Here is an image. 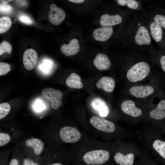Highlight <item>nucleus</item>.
Returning a JSON list of instances; mask_svg holds the SVG:
<instances>
[{"label": "nucleus", "mask_w": 165, "mask_h": 165, "mask_svg": "<svg viewBox=\"0 0 165 165\" xmlns=\"http://www.w3.org/2000/svg\"><path fill=\"white\" fill-rule=\"evenodd\" d=\"M110 154L107 150L97 149L89 151L83 156V160L89 165H100L106 162L109 159Z\"/></svg>", "instance_id": "39448f33"}, {"label": "nucleus", "mask_w": 165, "mask_h": 165, "mask_svg": "<svg viewBox=\"0 0 165 165\" xmlns=\"http://www.w3.org/2000/svg\"><path fill=\"white\" fill-rule=\"evenodd\" d=\"M150 67L149 64L145 62L137 63L128 71L127 77L130 82H136L145 79L149 74Z\"/></svg>", "instance_id": "20e7f679"}, {"label": "nucleus", "mask_w": 165, "mask_h": 165, "mask_svg": "<svg viewBox=\"0 0 165 165\" xmlns=\"http://www.w3.org/2000/svg\"><path fill=\"white\" fill-rule=\"evenodd\" d=\"M115 85V81L113 78L105 76L102 77L96 84L97 88L102 89L108 93L113 91Z\"/></svg>", "instance_id": "2eb2a0df"}, {"label": "nucleus", "mask_w": 165, "mask_h": 165, "mask_svg": "<svg viewBox=\"0 0 165 165\" xmlns=\"http://www.w3.org/2000/svg\"><path fill=\"white\" fill-rule=\"evenodd\" d=\"M113 33V27H89L85 38L88 45L101 47Z\"/></svg>", "instance_id": "f03ea898"}, {"label": "nucleus", "mask_w": 165, "mask_h": 165, "mask_svg": "<svg viewBox=\"0 0 165 165\" xmlns=\"http://www.w3.org/2000/svg\"><path fill=\"white\" fill-rule=\"evenodd\" d=\"M71 8L75 14L79 18L94 14L103 4L100 0H68Z\"/></svg>", "instance_id": "7ed1b4c3"}, {"label": "nucleus", "mask_w": 165, "mask_h": 165, "mask_svg": "<svg viewBox=\"0 0 165 165\" xmlns=\"http://www.w3.org/2000/svg\"><path fill=\"white\" fill-rule=\"evenodd\" d=\"M11 108L9 104L6 102L0 104V119L5 117L9 112Z\"/></svg>", "instance_id": "393cba45"}, {"label": "nucleus", "mask_w": 165, "mask_h": 165, "mask_svg": "<svg viewBox=\"0 0 165 165\" xmlns=\"http://www.w3.org/2000/svg\"><path fill=\"white\" fill-rule=\"evenodd\" d=\"M90 122L95 128L102 132L111 133L115 130L114 123L100 117L93 116L90 118Z\"/></svg>", "instance_id": "6e6552de"}, {"label": "nucleus", "mask_w": 165, "mask_h": 165, "mask_svg": "<svg viewBox=\"0 0 165 165\" xmlns=\"http://www.w3.org/2000/svg\"><path fill=\"white\" fill-rule=\"evenodd\" d=\"M114 158L116 163L120 165H133L134 160V155L132 153L124 155L118 152L116 153Z\"/></svg>", "instance_id": "dca6fc26"}, {"label": "nucleus", "mask_w": 165, "mask_h": 165, "mask_svg": "<svg viewBox=\"0 0 165 165\" xmlns=\"http://www.w3.org/2000/svg\"><path fill=\"white\" fill-rule=\"evenodd\" d=\"M130 93L137 98H144L152 94L154 91L153 88L150 86H134L130 88Z\"/></svg>", "instance_id": "f8f14e48"}, {"label": "nucleus", "mask_w": 165, "mask_h": 165, "mask_svg": "<svg viewBox=\"0 0 165 165\" xmlns=\"http://www.w3.org/2000/svg\"><path fill=\"white\" fill-rule=\"evenodd\" d=\"M59 134L62 140L68 143L77 142L81 137L80 131L75 128L71 126L62 127L60 130Z\"/></svg>", "instance_id": "0eeeda50"}, {"label": "nucleus", "mask_w": 165, "mask_h": 165, "mask_svg": "<svg viewBox=\"0 0 165 165\" xmlns=\"http://www.w3.org/2000/svg\"><path fill=\"white\" fill-rule=\"evenodd\" d=\"M11 70L10 64L7 63L0 62V76L5 75Z\"/></svg>", "instance_id": "bb28decb"}, {"label": "nucleus", "mask_w": 165, "mask_h": 165, "mask_svg": "<svg viewBox=\"0 0 165 165\" xmlns=\"http://www.w3.org/2000/svg\"><path fill=\"white\" fill-rule=\"evenodd\" d=\"M116 2L121 6L127 5L129 8L133 9H137L138 6V2L134 0H117Z\"/></svg>", "instance_id": "b1692460"}, {"label": "nucleus", "mask_w": 165, "mask_h": 165, "mask_svg": "<svg viewBox=\"0 0 165 165\" xmlns=\"http://www.w3.org/2000/svg\"><path fill=\"white\" fill-rule=\"evenodd\" d=\"M66 83L68 87L74 89H80L83 87L80 77L74 72L71 73L67 77Z\"/></svg>", "instance_id": "a211bd4d"}, {"label": "nucleus", "mask_w": 165, "mask_h": 165, "mask_svg": "<svg viewBox=\"0 0 165 165\" xmlns=\"http://www.w3.org/2000/svg\"><path fill=\"white\" fill-rule=\"evenodd\" d=\"M150 115L156 120H160L165 117V100L159 102L156 108L150 112Z\"/></svg>", "instance_id": "aec40b11"}, {"label": "nucleus", "mask_w": 165, "mask_h": 165, "mask_svg": "<svg viewBox=\"0 0 165 165\" xmlns=\"http://www.w3.org/2000/svg\"><path fill=\"white\" fill-rule=\"evenodd\" d=\"M136 43L138 45H148L151 42V38L147 29L143 26L138 29L135 37Z\"/></svg>", "instance_id": "4468645a"}, {"label": "nucleus", "mask_w": 165, "mask_h": 165, "mask_svg": "<svg viewBox=\"0 0 165 165\" xmlns=\"http://www.w3.org/2000/svg\"><path fill=\"white\" fill-rule=\"evenodd\" d=\"M153 147L154 149L165 159V141L156 140L154 142Z\"/></svg>", "instance_id": "5701e85b"}, {"label": "nucleus", "mask_w": 165, "mask_h": 165, "mask_svg": "<svg viewBox=\"0 0 165 165\" xmlns=\"http://www.w3.org/2000/svg\"><path fill=\"white\" fill-rule=\"evenodd\" d=\"M12 7L9 5H4L2 3L0 4V12L1 13L9 14L13 11Z\"/></svg>", "instance_id": "c85d7f7f"}, {"label": "nucleus", "mask_w": 165, "mask_h": 165, "mask_svg": "<svg viewBox=\"0 0 165 165\" xmlns=\"http://www.w3.org/2000/svg\"><path fill=\"white\" fill-rule=\"evenodd\" d=\"M52 66V63L50 60H46L44 61L41 66V69L42 70L45 71H47V70H48Z\"/></svg>", "instance_id": "2f4dec72"}, {"label": "nucleus", "mask_w": 165, "mask_h": 165, "mask_svg": "<svg viewBox=\"0 0 165 165\" xmlns=\"http://www.w3.org/2000/svg\"><path fill=\"white\" fill-rule=\"evenodd\" d=\"M38 56L36 51L32 49L27 50L24 52L23 57V64L27 70L32 69L37 62Z\"/></svg>", "instance_id": "9b49d317"}, {"label": "nucleus", "mask_w": 165, "mask_h": 165, "mask_svg": "<svg viewBox=\"0 0 165 165\" xmlns=\"http://www.w3.org/2000/svg\"><path fill=\"white\" fill-rule=\"evenodd\" d=\"M155 22L165 29V16L157 14L154 17Z\"/></svg>", "instance_id": "c756f323"}, {"label": "nucleus", "mask_w": 165, "mask_h": 165, "mask_svg": "<svg viewBox=\"0 0 165 165\" xmlns=\"http://www.w3.org/2000/svg\"><path fill=\"white\" fill-rule=\"evenodd\" d=\"M9 165H20L18 160L16 159H13L10 161Z\"/></svg>", "instance_id": "f704fd0d"}, {"label": "nucleus", "mask_w": 165, "mask_h": 165, "mask_svg": "<svg viewBox=\"0 0 165 165\" xmlns=\"http://www.w3.org/2000/svg\"><path fill=\"white\" fill-rule=\"evenodd\" d=\"M23 165H38L36 163H34L32 160L28 159H25L24 160L23 162Z\"/></svg>", "instance_id": "473e14b6"}, {"label": "nucleus", "mask_w": 165, "mask_h": 165, "mask_svg": "<svg viewBox=\"0 0 165 165\" xmlns=\"http://www.w3.org/2000/svg\"><path fill=\"white\" fill-rule=\"evenodd\" d=\"M160 62L162 70L165 72V55L161 57Z\"/></svg>", "instance_id": "72a5a7b5"}, {"label": "nucleus", "mask_w": 165, "mask_h": 165, "mask_svg": "<svg viewBox=\"0 0 165 165\" xmlns=\"http://www.w3.org/2000/svg\"><path fill=\"white\" fill-rule=\"evenodd\" d=\"M66 17V13L62 8L54 3L50 5L48 18L52 24L56 26L60 25L65 20Z\"/></svg>", "instance_id": "1a4fd4ad"}, {"label": "nucleus", "mask_w": 165, "mask_h": 165, "mask_svg": "<svg viewBox=\"0 0 165 165\" xmlns=\"http://www.w3.org/2000/svg\"><path fill=\"white\" fill-rule=\"evenodd\" d=\"M71 28L68 41L63 43L60 47L62 53L67 57L75 56L81 52H85L88 47L82 26L79 24H75L71 26Z\"/></svg>", "instance_id": "f257e3e1"}, {"label": "nucleus", "mask_w": 165, "mask_h": 165, "mask_svg": "<svg viewBox=\"0 0 165 165\" xmlns=\"http://www.w3.org/2000/svg\"><path fill=\"white\" fill-rule=\"evenodd\" d=\"M151 34L156 42L160 41L162 37V31L161 26L155 22H152L150 25Z\"/></svg>", "instance_id": "412c9836"}, {"label": "nucleus", "mask_w": 165, "mask_h": 165, "mask_svg": "<svg viewBox=\"0 0 165 165\" xmlns=\"http://www.w3.org/2000/svg\"><path fill=\"white\" fill-rule=\"evenodd\" d=\"M121 108L125 114L133 117H138L142 113L141 110L136 107L134 102L131 100H127L121 104Z\"/></svg>", "instance_id": "ddd939ff"}, {"label": "nucleus", "mask_w": 165, "mask_h": 165, "mask_svg": "<svg viewBox=\"0 0 165 165\" xmlns=\"http://www.w3.org/2000/svg\"><path fill=\"white\" fill-rule=\"evenodd\" d=\"M50 165H62L61 164L59 163H54L53 164H50Z\"/></svg>", "instance_id": "e433bc0d"}, {"label": "nucleus", "mask_w": 165, "mask_h": 165, "mask_svg": "<svg viewBox=\"0 0 165 165\" xmlns=\"http://www.w3.org/2000/svg\"><path fill=\"white\" fill-rule=\"evenodd\" d=\"M92 107L97 110L99 115L102 117L106 116L108 113V109L105 102L99 98L94 99L91 102Z\"/></svg>", "instance_id": "f3484780"}, {"label": "nucleus", "mask_w": 165, "mask_h": 165, "mask_svg": "<svg viewBox=\"0 0 165 165\" xmlns=\"http://www.w3.org/2000/svg\"><path fill=\"white\" fill-rule=\"evenodd\" d=\"M12 22L10 18L7 16H3L0 18V34L4 33L11 27Z\"/></svg>", "instance_id": "4be33fe9"}, {"label": "nucleus", "mask_w": 165, "mask_h": 165, "mask_svg": "<svg viewBox=\"0 0 165 165\" xmlns=\"http://www.w3.org/2000/svg\"><path fill=\"white\" fill-rule=\"evenodd\" d=\"M41 94L43 97L50 101L51 107L54 109H58L62 104V94L59 90L46 88L42 90Z\"/></svg>", "instance_id": "423d86ee"}, {"label": "nucleus", "mask_w": 165, "mask_h": 165, "mask_svg": "<svg viewBox=\"0 0 165 165\" xmlns=\"http://www.w3.org/2000/svg\"><path fill=\"white\" fill-rule=\"evenodd\" d=\"M26 145L32 148L35 154L37 155H40L42 152L44 144L41 140L36 138H31L25 141Z\"/></svg>", "instance_id": "6ab92c4d"}, {"label": "nucleus", "mask_w": 165, "mask_h": 165, "mask_svg": "<svg viewBox=\"0 0 165 165\" xmlns=\"http://www.w3.org/2000/svg\"><path fill=\"white\" fill-rule=\"evenodd\" d=\"M18 19L20 21L27 24L30 25L33 23L32 19L29 16L25 14H22L20 15Z\"/></svg>", "instance_id": "7c9ffc66"}, {"label": "nucleus", "mask_w": 165, "mask_h": 165, "mask_svg": "<svg viewBox=\"0 0 165 165\" xmlns=\"http://www.w3.org/2000/svg\"><path fill=\"white\" fill-rule=\"evenodd\" d=\"M11 138L8 134L2 132L0 133V147L4 146L8 143L10 141Z\"/></svg>", "instance_id": "cd10ccee"}, {"label": "nucleus", "mask_w": 165, "mask_h": 165, "mask_svg": "<svg viewBox=\"0 0 165 165\" xmlns=\"http://www.w3.org/2000/svg\"><path fill=\"white\" fill-rule=\"evenodd\" d=\"M1 2H2V3L4 4V5H7V3H8L9 2H11V1H13V0H0Z\"/></svg>", "instance_id": "c9c22d12"}, {"label": "nucleus", "mask_w": 165, "mask_h": 165, "mask_svg": "<svg viewBox=\"0 0 165 165\" xmlns=\"http://www.w3.org/2000/svg\"><path fill=\"white\" fill-rule=\"evenodd\" d=\"M12 50V46L7 41H3L0 44V55L5 53H10Z\"/></svg>", "instance_id": "a878e982"}, {"label": "nucleus", "mask_w": 165, "mask_h": 165, "mask_svg": "<svg viewBox=\"0 0 165 165\" xmlns=\"http://www.w3.org/2000/svg\"><path fill=\"white\" fill-rule=\"evenodd\" d=\"M99 51L97 54L93 61L94 66L97 69L100 71L106 70L111 67V63L108 56Z\"/></svg>", "instance_id": "9d476101"}]
</instances>
